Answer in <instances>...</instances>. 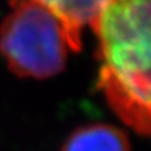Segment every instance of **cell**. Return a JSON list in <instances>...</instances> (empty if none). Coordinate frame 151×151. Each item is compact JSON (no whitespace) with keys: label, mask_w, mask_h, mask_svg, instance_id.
Segmentation results:
<instances>
[{"label":"cell","mask_w":151,"mask_h":151,"mask_svg":"<svg viewBox=\"0 0 151 151\" xmlns=\"http://www.w3.org/2000/svg\"><path fill=\"white\" fill-rule=\"evenodd\" d=\"M98 87L120 120L150 134V0H111L95 20Z\"/></svg>","instance_id":"obj_1"},{"label":"cell","mask_w":151,"mask_h":151,"mask_svg":"<svg viewBox=\"0 0 151 151\" xmlns=\"http://www.w3.org/2000/svg\"><path fill=\"white\" fill-rule=\"evenodd\" d=\"M0 27V52L16 74L48 78L65 69L70 50L63 24L37 0H11Z\"/></svg>","instance_id":"obj_2"},{"label":"cell","mask_w":151,"mask_h":151,"mask_svg":"<svg viewBox=\"0 0 151 151\" xmlns=\"http://www.w3.org/2000/svg\"><path fill=\"white\" fill-rule=\"evenodd\" d=\"M53 13L63 24L67 34L70 50H80L81 31L92 27L98 16L111 0H37Z\"/></svg>","instance_id":"obj_3"},{"label":"cell","mask_w":151,"mask_h":151,"mask_svg":"<svg viewBox=\"0 0 151 151\" xmlns=\"http://www.w3.org/2000/svg\"><path fill=\"white\" fill-rule=\"evenodd\" d=\"M60 151H130V141L112 124L90 123L70 133Z\"/></svg>","instance_id":"obj_4"}]
</instances>
